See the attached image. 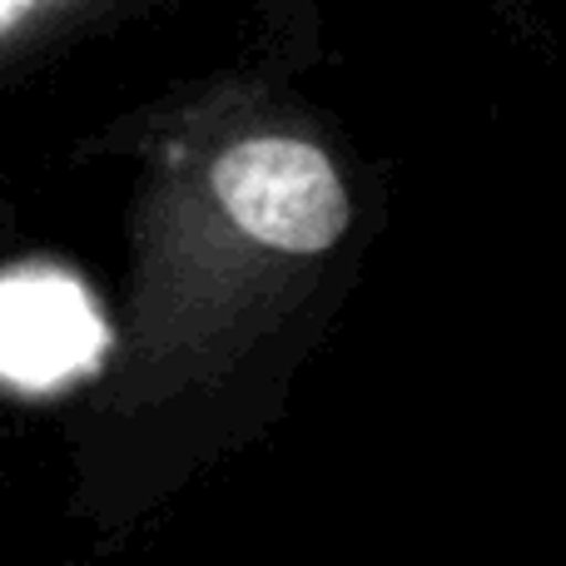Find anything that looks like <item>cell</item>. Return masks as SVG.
I'll use <instances>...</instances> for the list:
<instances>
[{"label":"cell","instance_id":"obj_1","mask_svg":"<svg viewBox=\"0 0 566 566\" xmlns=\"http://www.w3.org/2000/svg\"><path fill=\"white\" fill-rule=\"evenodd\" d=\"M105 348V323L80 283L25 269L0 279V378L45 392L85 373Z\"/></svg>","mask_w":566,"mask_h":566},{"label":"cell","instance_id":"obj_2","mask_svg":"<svg viewBox=\"0 0 566 566\" xmlns=\"http://www.w3.org/2000/svg\"><path fill=\"white\" fill-rule=\"evenodd\" d=\"M119 6L135 0H0V70H15L55 40L80 35Z\"/></svg>","mask_w":566,"mask_h":566}]
</instances>
